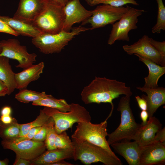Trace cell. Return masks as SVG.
Listing matches in <instances>:
<instances>
[{"label":"cell","mask_w":165,"mask_h":165,"mask_svg":"<svg viewBox=\"0 0 165 165\" xmlns=\"http://www.w3.org/2000/svg\"><path fill=\"white\" fill-rule=\"evenodd\" d=\"M123 94L130 97L132 94L130 87L125 82L110 79L105 77L96 76L81 92L82 101L86 104L92 103H109L112 105V114L113 105L112 101Z\"/></svg>","instance_id":"6da1fadb"},{"label":"cell","mask_w":165,"mask_h":165,"mask_svg":"<svg viewBox=\"0 0 165 165\" xmlns=\"http://www.w3.org/2000/svg\"><path fill=\"white\" fill-rule=\"evenodd\" d=\"M73 144V158L85 165L100 162L105 165H122L117 156L110 154L102 148L87 141L72 138Z\"/></svg>","instance_id":"7a4b0ae2"},{"label":"cell","mask_w":165,"mask_h":165,"mask_svg":"<svg viewBox=\"0 0 165 165\" xmlns=\"http://www.w3.org/2000/svg\"><path fill=\"white\" fill-rule=\"evenodd\" d=\"M130 97L123 96L120 100L117 108L120 112V123L113 132L108 134L107 140L109 145L122 141L133 140L134 136L142 125L135 121L130 106Z\"/></svg>","instance_id":"3957f363"},{"label":"cell","mask_w":165,"mask_h":165,"mask_svg":"<svg viewBox=\"0 0 165 165\" xmlns=\"http://www.w3.org/2000/svg\"><path fill=\"white\" fill-rule=\"evenodd\" d=\"M89 30L90 28L79 26L72 28L70 31L62 30L55 34L41 33L32 38V42L43 53H59L75 35Z\"/></svg>","instance_id":"277c9868"},{"label":"cell","mask_w":165,"mask_h":165,"mask_svg":"<svg viewBox=\"0 0 165 165\" xmlns=\"http://www.w3.org/2000/svg\"><path fill=\"white\" fill-rule=\"evenodd\" d=\"M70 110L66 112L44 107L42 111L53 119L57 134H60L72 128L75 123L90 122L89 112L83 107L78 104L71 103Z\"/></svg>","instance_id":"5b68a950"},{"label":"cell","mask_w":165,"mask_h":165,"mask_svg":"<svg viewBox=\"0 0 165 165\" xmlns=\"http://www.w3.org/2000/svg\"><path fill=\"white\" fill-rule=\"evenodd\" d=\"M108 118L99 124H93L90 122L77 123L72 138L87 141L102 148L113 156H116L106 138L108 134L107 131Z\"/></svg>","instance_id":"8992f818"},{"label":"cell","mask_w":165,"mask_h":165,"mask_svg":"<svg viewBox=\"0 0 165 165\" xmlns=\"http://www.w3.org/2000/svg\"><path fill=\"white\" fill-rule=\"evenodd\" d=\"M64 20L63 7L48 2L45 9L31 23L41 33L55 34L63 30Z\"/></svg>","instance_id":"52a82bcc"},{"label":"cell","mask_w":165,"mask_h":165,"mask_svg":"<svg viewBox=\"0 0 165 165\" xmlns=\"http://www.w3.org/2000/svg\"><path fill=\"white\" fill-rule=\"evenodd\" d=\"M145 11L144 10L130 7L121 18L112 24L108 44L112 45L117 40L129 42V32L131 30L137 29L138 18Z\"/></svg>","instance_id":"ba28073f"},{"label":"cell","mask_w":165,"mask_h":165,"mask_svg":"<svg viewBox=\"0 0 165 165\" xmlns=\"http://www.w3.org/2000/svg\"><path fill=\"white\" fill-rule=\"evenodd\" d=\"M129 7L127 6L116 7L106 4L99 6L92 10V15L82 22V25L90 24L91 30L112 24L121 18Z\"/></svg>","instance_id":"9c48e42d"},{"label":"cell","mask_w":165,"mask_h":165,"mask_svg":"<svg viewBox=\"0 0 165 165\" xmlns=\"http://www.w3.org/2000/svg\"><path fill=\"white\" fill-rule=\"evenodd\" d=\"M2 51L0 56L16 60L18 62L15 66L17 68L24 69L33 64L37 57L34 53H30L26 46L20 45L19 41L16 39L3 40L0 42Z\"/></svg>","instance_id":"30bf717a"},{"label":"cell","mask_w":165,"mask_h":165,"mask_svg":"<svg viewBox=\"0 0 165 165\" xmlns=\"http://www.w3.org/2000/svg\"><path fill=\"white\" fill-rule=\"evenodd\" d=\"M1 145L4 149L14 152L16 157L30 160L39 156L46 148L44 141H38L32 139L16 143L2 140Z\"/></svg>","instance_id":"8fae6325"},{"label":"cell","mask_w":165,"mask_h":165,"mask_svg":"<svg viewBox=\"0 0 165 165\" xmlns=\"http://www.w3.org/2000/svg\"><path fill=\"white\" fill-rule=\"evenodd\" d=\"M149 38L148 35H144L137 42L130 45H124L123 48L128 55L137 54L158 64L165 66L161 55L150 42Z\"/></svg>","instance_id":"7c38bea8"},{"label":"cell","mask_w":165,"mask_h":165,"mask_svg":"<svg viewBox=\"0 0 165 165\" xmlns=\"http://www.w3.org/2000/svg\"><path fill=\"white\" fill-rule=\"evenodd\" d=\"M65 20L63 30L70 31L75 24L82 22L92 14V10L86 9L80 0H69L63 7Z\"/></svg>","instance_id":"4fadbf2b"},{"label":"cell","mask_w":165,"mask_h":165,"mask_svg":"<svg viewBox=\"0 0 165 165\" xmlns=\"http://www.w3.org/2000/svg\"><path fill=\"white\" fill-rule=\"evenodd\" d=\"M48 3V0H20L13 17L31 23L44 11Z\"/></svg>","instance_id":"5bb4252c"},{"label":"cell","mask_w":165,"mask_h":165,"mask_svg":"<svg viewBox=\"0 0 165 165\" xmlns=\"http://www.w3.org/2000/svg\"><path fill=\"white\" fill-rule=\"evenodd\" d=\"M165 143H152L141 146L138 165H164Z\"/></svg>","instance_id":"9a60e30c"},{"label":"cell","mask_w":165,"mask_h":165,"mask_svg":"<svg viewBox=\"0 0 165 165\" xmlns=\"http://www.w3.org/2000/svg\"><path fill=\"white\" fill-rule=\"evenodd\" d=\"M110 145L115 152L123 157L129 165H138L141 146L137 141H122Z\"/></svg>","instance_id":"2e32d148"},{"label":"cell","mask_w":165,"mask_h":165,"mask_svg":"<svg viewBox=\"0 0 165 165\" xmlns=\"http://www.w3.org/2000/svg\"><path fill=\"white\" fill-rule=\"evenodd\" d=\"M162 128V124L159 119L155 117H151L147 123L139 128L133 140L141 146L152 143L156 134Z\"/></svg>","instance_id":"e0dca14e"},{"label":"cell","mask_w":165,"mask_h":165,"mask_svg":"<svg viewBox=\"0 0 165 165\" xmlns=\"http://www.w3.org/2000/svg\"><path fill=\"white\" fill-rule=\"evenodd\" d=\"M136 88L145 93L147 95L142 94L141 97L147 101L148 118L153 116L158 108L165 104V88L157 87L151 88L143 86L137 87Z\"/></svg>","instance_id":"ac0fdd59"},{"label":"cell","mask_w":165,"mask_h":165,"mask_svg":"<svg viewBox=\"0 0 165 165\" xmlns=\"http://www.w3.org/2000/svg\"><path fill=\"white\" fill-rule=\"evenodd\" d=\"M44 67V63L41 62L37 64H33L20 72L15 73L16 89L20 90L27 88L30 82L39 78Z\"/></svg>","instance_id":"d6986e66"},{"label":"cell","mask_w":165,"mask_h":165,"mask_svg":"<svg viewBox=\"0 0 165 165\" xmlns=\"http://www.w3.org/2000/svg\"><path fill=\"white\" fill-rule=\"evenodd\" d=\"M73 149L47 150L36 158L31 160V165H49L59 160L73 159Z\"/></svg>","instance_id":"ffe728a7"},{"label":"cell","mask_w":165,"mask_h":165,"mask_svg":"<svg viewBox=\"0 0 165 165\" xmlns=\"http://www.w3.org/2000/svg\"><path fill=\"white\" fill-rule=\"evenodd\" d=\"M139 61L143 62L147 67L149 73L144 78V87L151 88L158 87V82L160 78L165 73V66H160L150 60L137 54Z\"/></svg>","instance_id":"44dd1931"},{"label":"cell","mask_w":165,"mask_h":165,"mask_svg":"<svg viewBox=\"0 0 165 165\" xmlns=\"http://www.w3.org/2000/svg\"><path fill=\"white\" fill-rule=\"evenodd\" d=\"M0 18L20 35L33 38L41 33L31 23L6 16H0Z\"/></svg>","instance_id":"7402d4cb"},{"label":"cell","mask_w":165,"mask_h":165,"mask_svg":"<svg viewBox=\"0 0 165 165\" xmlns=\"http://www.w3.org/2000/svg\"><path fill=\"white\" fill-rule=\"evenodd\" d=\"M15 74L9 64V59L0 56V80L7 86L8 95H10L16 89Z\"/></svg>","instance_id":"603a6c76"},{"label":"cell","mask_w":165,"mask_h":165,"mask_svg":"<svg viewBox=\"0 0 165 165\" xmlns=\"http://www.w3.org/2000/svg\"><path fill=\"white\" fill-rule=\"evenodd\" d=\"M32 105L50 107L64 112L70 110V105L64 99H57L51 95L46 94L40 99L33 102Z\"/></svg>","instance_id":"cb8c5ba5"},{"label":"cell","mask_w":165,"mask_h":165,"mask_svg":"<svg viewBox=\"0 0 165 165\" xmlns=\"http://www.w3.org/2000/svg\"><path fill=\"white\" fill-rule=\"evenodd\" d=\"M20 129V124L16 119L8 124L0 122V137L4 140H13L19 137Z\"/></svg>","instance_id":"d4e9b609"},{"label":"cell","mask_w":165,"mask_h":165,"mask_svg":"<svg viewBox=\"0 0 165 165\" xmlns=\"http://www.w3.org/2000/svg\"><path fill=\"white\" fill-rule=\"evenodd\" d=\"M19 90V92L16 94L15 98L19 102L24 103L38 100L46 94L45 92H40L28 90L27 88Z\"/></svg>","instance_id":"484cf974"},{"label":"cell","mask_w":165,"mask_h":165,"mask_svg":"<svg viewBox=\"0 0 165 165\" xmlns=\"http://www.w3.org/2000/svg\"><path fill=\"white\" fill-rule=\"evenodd\" d=\"M50 117L41 109L39 115L34 121L27 123L20 124L19 136L25 135L33 128L43 126L47 123Z\"/></svg>","instance_id":"4316f807"},{"label":"cell","mask_w":165,"mask_h":165,"mask_svg":"<svg viewBox=\"0 0 165 165\" xmlns=\"http://www.w3.org/2000/svg\"><path fill=\"white\" fill-rule=\"evenodd\" d=\"M158 5L156 22L152 28L153 33H160L161 31L165 30V7L162 0H156Z\"/></svg>","instance_id":"83f0119b"},{"label":"cell","mask_w":165,"mask_h":165,"mask_svg":"<svg viewBox=\"0 0 165 165\" xmlns=\"http://www.w3.org/2000/svg\"><path fill=\"white\" fill-rule=\"evenodd\" d=\"M46 125V134L44 142L47 150L56 149L54 146L55 139L57 134L53 118L50 117Z\"/></svg>","instance_id":"f1b7e54d"},{"label":"cell","mask_w":165,"mask_h":165,"mask_svg":"<svg viewBox=\"0 0 165 165\" xmlns=\"http://www.w3.org/2000/svg\"><path fill=\"white\" fill-rule=\"evenodd\" d=\"M86 1L89 5L91 6L101 4L116 7L123 6L128 4L137 6L139 5L136 0H86Z\"/></svg>","instance_id":"f546056e"},{"label":"cell","mask_w":165,"mask_h":165,"mask_svg":"<svg viewBox=\"0 0 165 165\" xmlns=\"http://www.w3.org/2000/svg\"><path fill=\"white\" fill-rule=\"evenodd\" d=\"M56 148L73 149V144L66 131L57 134L54 141Z\"/></svg>","instance_id":"4dcf8cb0"},{"label":"cell","mask_w":165,"mask_h":165,"mask_svg":"<svg viewBox=\"0 0 165 165\" xmlns=\"http://www.w3.org/2000/svg\"><path fill=\"white\" fill-rule=\"evenodd\" d=\"M149 41L157 50L160 53L162 57V61L165 64V42H162L156 41L151 38H149Z\"/></svg>","instance_id":"1f68e13d"},{"label":"cell","mask_w":165,"mask_h":165,"mask_svg":"<svg viewBox=\"0 0 165 165\" xmlns=\"http://www.w3.org/2000/svg\"><path fill=\"white\" fill-rule=\"evenodd\" d=\"M42 127L33 128L31 129L25 135L22 136H19L15 139L9 141L16 143L25 140H31L35 135L40 130Z\"/></svg>","instance_id":"d6a6232c"},{"label":"cell","mask_w":165,"mask_h":165,"mask_svg":"<svg viewBox=\"0 0 165 165\" xmlns=\"http://www.w3.org/2000/svg\"><path fill=\"white\" fill-rule=\"evenodd\" d=\"M46 123L42 127L41 129L35 135L32 140L38 141H44L46 134Z\"/></svg>","instance_id":"836d02e7"},{"label":"cell","mask_w":165,"mask_h":165,"mask_svg":"<svg viewBox=\"0 0 165 165\" xmlns=\"http://www.w3.org/2000/svg\"><path fill=\"white\" fill-rule=\"evenodd\" d=\"M0 32L9 34L17 36L20 35L14 31L6 23L0 18Z\"/></svg>","instance_id":"e575fe53"},{"label":"cell","mask_w":165,"mask_h":165,"mask_svg":"<svg viewBox=\"0 0 165 165\" xmlns=\"http://www.w3.org/2000/svg\"><path fill=\"white\" fill-rule=\"evenodd\" d=\"M160 142L165 143V127L162 128L156 134L153 143Z\"/></svg>","instance_id":"d590c367"},{"label":"cell","mask_w":165,"mask_h":165,"mask_svg":"<svg viewBox=\"0 0 165 165\" xmlns=\"http://www.w3.org/2000/svg\"><path fill=\"white\" fill-rule=\"evenodd\" d=\"M139 108L141 110H147V101L143 97H140L139 96L135 97Z\"/></svg>","instance_id":"8d00e7d4"},{"label":"cell","mask_w":165,"mask_h":165,"mask_svg":"<svg viewBox=\"0 0 165 165\" xmlns=\"http://www.w3.org/2000/svg\"><path fill=\"white\" fill-rule=\"evenodd\" d=\"M16 119L13 118L10 115H2L0 117V122L4 124H9Z\"/></svg>","instance_id":"74e56055"},{"label":"cell","mask_w":165,"mask_h":165,"mask_svg":"<svg viewBox=\"0 0 165 165\" xmlns=\"http://www.w3.org/2000/svg\"><path fill=\"white\" fill-rule=\"evenodd\" d=\"M14 165H31V160L16 157Z\"/></svg>","instance_id":"f35d334b"},{"label":"cell","mask_w":165,"mask_h":165,"mask_svg":"<svg viewBox=\"0 0 165 165\" xmlns=\"http://www.w3.org/2000/svg\"><path fill=\"white\" fill-rule=\"evenodd\" d=\"M8 94V90L6 84L0 80V97H4Z\"/></svg>","instance_id":"ab89813d"},{"label":"cell","mask_w":165,"mask_h":165,"mask_svg":"<svg viewBox=\"0 0 165 165\" xmlns=\"http://www.w3.org/2000/svg\"><path fill=\"white\" fill-rule=\"evenodd\" d=\"M140 117L142 121L141 123L142 126H144L146 125L148 120V114L147 111L141 110L140 114Z\"/></svg>","instance_id":"60d3db41"},{"label":"cell","mask_w":165,"mask_h":165,"mask_svg":"<svg viewBox=\"0 0 165 165\" xmlns=\"http://www.w3.org/2000/svg\"><path fill=\"white\" fill-rule=\"evenodd\" d=\"M69 0H48L49 3L64 7Z\"/></svg>","instance_id":"b9f144b4"},{"label":"cell","mask_w":165,"mask_h":165,"mask_svg":"<svg viewBox=\"0 0 165 165\" xmlns=\"http://www.w3.org/2000/svg\"><path fill=\"white\" fill-rule=\"evenodd\" d=\"M12 112V109L10 107L6 106L3 107L0 112L1 116L10 115Z\"/></svg>","instance_id":"7bdbcfd3"},{"label":"cell","mask_w":165,"mask_h":165,"mask_svg":"<svg viewBox=\"0 0 165 165\" xmlns=\"http://www.w3.org/2000/svg\"><path fill=\"white\" fill-rule=\"evenodd\" d=\"M73 164L67 162L64 160H59L58 161L51 163L49 165H73Z\"/></svg>","instance_id":"ee69618b"},{"label":"cell","mask_w":165,"mask_h":165,"mask_svg":"<svg viewBox=\"0 0 165 165\" xmlns=\"http://www.w3.org/2000/svg\"><path fill=\"white\" fill-rule=\"evenodd\" d=\"M9 162V160L7 158L2 160H0V165H7Z\"/></svg>","instance_id":"f6af8a7d"},{"label":"cell","mask_w":165,"mask_h":165,"mask_svg":"<svg viewBox=\"0 0 165 165\" xmlns=\"http://www.w3.org/2000/svg\"><path fill=\"white\" fill-rule=\"evenodd\" d=\"M2 51V48L1 45L0 43V53H1Z\"/></svg>","instance_id":"bcb514c9"}]
</instances>
